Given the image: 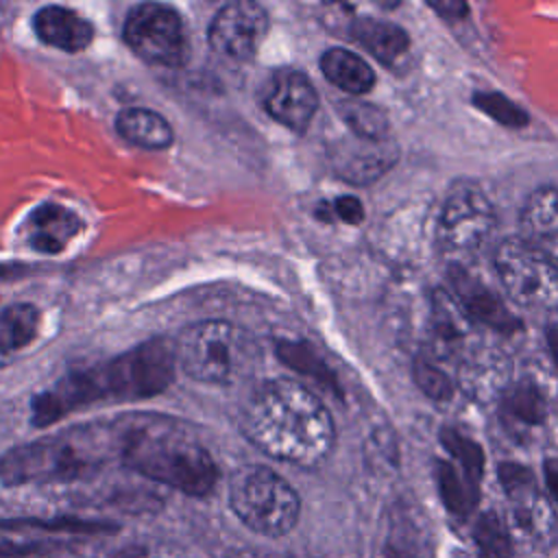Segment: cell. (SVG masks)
I'll return each instance as SVG.
<instances>
[{
	"mask_svg": "<svg viewBox=\"0 0 558 558\" xmlns=\"http://www.w3.org/2000/svg\"><path fill=\"white\" fill-rule=\"evenodd\" d=\"M240 429L266 456L307 469L323 464L336 442L329 410L292 379L257 386L240 410Z\"/></svg>",
	"mask_w": 558,
	"mask_h": 558,
	"instance_id": "1",
	"label": "cell"
},
{
	"mask_svg": "<svg viewBox=\"0 0 558 558\" xmlns=\"http://www.w3.org/2000/svg\"><path fill=\"white\" fill-rule=\"evenodd\" d=\"M174 342L166 338L148 340L116 357L102 368L76 371L33 403V423L48 425L65 412L105 397L140 399L168 388L174 377Z\"/></svg>",
	"mask_w": 558,
	"mask_h": 558,
	"instance_id": "2",
	"label": "cell"
},
{
	"mask_svg": "<svg viewBox=\"0 0 558 558\" xmlns=\"http://www.w3.org/2000/svg\"><path fill=\"white\" fill-rule=\"evenodd\" d=\"M116 451L129 469L192 497L218 480L211 453L168 416H129L116 427Z\"/></svg>",
	"mask_w": 558,
	"mask_h": 558,
	"instance_id": "3",
	"label": "cell"
},
{
	"mask_svg": "<svg viewBox=\"0 0 558 558\" xmlns=\"http://www.w3.org/2000/svg\"><path fill=\"white\" fill-rule=\"evenodd\" d=\"M229 506L248 530L272 538L288 534L301 514L296 490L281 475L259 464H248L233 473Z\"/></svg>",
	"mask_w": 558,
	"mask_h": 558,
	"instance_id": "4",
	"label": "cell"
},
{
	"mask_svg": "<svg viewBox=\"0 0 558 558\" xmlns=\"http://www.w3.org/2000/svg\"><path fill=\"white\" fill-rule=\"evenodd\" d=\"M102 438L78 432L76 436H57L39 440L7 453L0 460V480L4 484L72 480L94 471L102 460Z\"/></svg>",
	"mask_w": 558,
	"mask_h": 558,
	"instance_id": "5",
	"label": "cell"
},
{
	"mask_svg": "<svg viewBox=\"0 0 558 558\" xmlns=\"http://www.w3.org/2000/svg\"><path fill=\"white\" fill-rule=\"evenodd\" d=\"M248 353L242 329L227 320H201L181 331L174 342L177 364L183 373L203 384L231 381Z\"/></svg>",
	"mask_w": 558,
	"mask_h": 558,
	"instance_id": "6",
	"label": "cell"
},
{
	"mask_svg": "<svg viewBox=\"0 0 558 558\" xmlns=\"http://www.w3.org/2000/svg\"><path fill=\"white\" fill-rule=\"evenodd\" d=\"M495 270L514 303L527 310H558V264L523 238L499 244Z\"/></svg>",
	"mask_w": 558,
	"mask_h": 558,
	"instance_id": "7",
	"label": "cell"
},
{
	"mask_svg": "<svg viewBox=\"0 0 558 558\" xmlns=\"http://www.w3.org/2000/svg\"><path fill=\"white\" fill-rule=\"evenodd\" d=\"M124 39L137 57L155 65L179 68L190 57L179 13L159 2H144L131 9L124 22Z\"/></svg>",
	"mask_w": 558,
	"mask_h": 558,
	"instance_id": "8",
	"label": "cell"
},
{
	"mask_svg": "<svg viewBox=\"0 0 558 558\" xmlns=\"http://www.w3.org/2000/svg\"><path fill=\"white\" fill-rule=\"evenodd\" d=\"M495 229V209L473 183L456 185L440 211L438 242L453 257L473 255Z\"/></svg>",
	"mask_w": 558,
	"mask_h": 558,
	"instance_id": "9",
	"label": "cell"
},
{
	"mask_svg": "<svg viewBox=\"0 0 558 558\" xmlns=\"http://www.w3.org/2000/svg\"><path fill=\"white\" fill-rule=\"evenodd\" d=\"M268 33V13L262 4L240 0L225 4L209 24V46L233 61L255 57Z\"/></svg>",
	"mask_w": 558,
	"mask_h": 558,
	"instance_id": "10",
	"label": "cell"
},
{
	"mask_svg": "<svg viewBox=\"0 0 558 558\" xmlns=\"http://www.w3.org/2000/svg\"><path fill=\"white\" fill-rule=\"evenodd\" d=\"M264 109L270 118L292 131H305L318 109L312 81L296 70H277L264 89Z\"/></svg>",
	"mask_w": 558,
	"mask_h": 558,
	"instance_id": "11",
	"label": "cell"
},
{
	"mask_svg": "<svg viewBox=\"0 0 558 558\" xmlns=\"http://www.w3.org/2000/svg\"><path fill=\"white\" fill-rule=\"evenodd\" d=\"M397 159V148L388 140L375 142L364 137H353L338 144L333 150V168L338 177L349 183H371L381 177Z\"/></svg>",
	"mask_w": 558,
	"mask_h": 558,
	"instance_id": "12",
	"label": "cell"
},
{
	"mask_svg": "<svg viewBox=\"0 0 558 558\" xmlns=\"http://www.w3.org/2000/svg\"><path fill=\"white\" fill-rule=\"evenodd\" d=\"M523 240L558 264V190L541 187L521 211Z\"/></svg>",
	"mask_w": 558,
	"mask_h": 558,
	"instance_id": "13",
	"label": "cell"
},
{
	"mask_svg": "<svg viewBox=\"0 0 558 558\" xmlns=\"http://www.w3.org/2000/svg\"><path fill=\"white\" fill-rule=\"evenodd\" d=\"M37 37L59 50L81 52L94 39V26L83 15L65 7H44L33 20Z\"/></svg>",
	"mask_w": 558,
	"mask_h": 558,
	"instance_id": "14",
	"label": "cell"
},
{
	"mask_svg": "<svg viewBox=\"0 0 558 558\" xmlns=\"http://www.w3.org/2000/svg\"><path fill=\"white\" fill-rule=\"evenodd\" d=\"M81 231V218L54 203L39 205L26 220V242L39 253H59Z\"/></svg>",
	"mask_w": 558,
	"mask_h": 558,
	"instance_id": "15",
	"label": "cell"
},
{
	"mask_svg": "<svg viewBox=\"0 0 558 558\" xmlns=\"http://www.w3.org/2000/svg\"><path fill=\"white\" fill-rule=\"evenodd\" d=\"M351 37L386 65H395L410 46V39L403 28H399L392 22L373 17L355 20L351 26Z\"/></svg>",
	"mask_w": 558,
	"mask_h": 558,
	"instance_id": "16",
	"label": "cell"
},
{
	"mask_svg": "<svg viewBox=\"0 0 558 558\" xmlns=\"http://www.w3.org/2000/svg\"><path fill=\"white\" fill-rule=\"evenodd\" d=\"M116 129L126 142L146 150H163L174 140V133L168 120L142 107L122 109L116 118Z\"/></svg>",
	"mask_w": 558,
	"mask_h": 558,
	"instance_id": "17",
	"label": "cell"
},
{
	"mask_svg": "<svg viewBox=\"0 0 558 558\" xmlns=\"http://www.w3.org/2000/svg\"><path fill=\"white\" fill-rule=\"evenodd\" d=\"M320 70L329 83L355 96L366 94L375 85V72L371 65L360 54L344 48H329L320 57Z\"/></svg>",
	"mask_w": 558,
	"mask_h": 558,
	"instance_id": "18",
	"label": "cell"
},
{
	"mask_svg": "<svg viewBox=\"0 0 558 558\" xmlns=\"http://www.w3.org/2000/svg\"><path fill=\"white\" fill-rule=\"evenodd\" d=\"M456 290H458L466 312L473 318L482 320L484 325H490L499 331H510L512 327H519V320L514 316H510L506 305L490 290H486L480 281H475L473 277L458 275L456 277Z\"/></svg>",
	"mask_w": 558,
	"mask_h": 558,
	"instance_id": "19",
	"label": "cell"
},
{
	"mask_svg": "<svg viewBox=\"0 0 558 558\" xmlns=\"http://www.w3.org/2000/svg\"><path fill=\"white\" fill-rule=\"evenodd\" d=\"M39 329V310L31 303H15L0 314V353L31 344Z\"/></svg>",
	"mask_w": 558,
	"mask_h": 558,
	"instance_id": "20",
	"label": "cell"
},
{
	"mask_svg": "<svg viewBox=\"0 0 558 558\" xmlns=\"http://www.w3.org/2000/svg\"><path fill=\"white\" fill-rule=\"evenodd\" d=\"M338 113L357 137L375 142L388 140V120L379 107L360 100H342Z\"/></svg>",
	"mask_w": 558,
	"mask_h": 558,
	"instance_id": "21",
	"label": "cell"
},
{
	"mask_svg": "<svg viewBox=\"0 0 558 558\" xmlns=\"http://www.w3.org/2000/svg\"><path fill=\"white\" fill-rule=\"evenodd\" d=\"M423 530L416 527L412 521L399 519L392 523L388 538L384 543V556L386 558H425L429 549V541Z\"/></svg>",
	"mask_w": 558,
	"mask_h": 558,
	"instance_id": "22",
	"label": "cell"
},
{
	"mask_svg": "<svg viewBox=\"0 0 558 558\" xmlns=\"http://www.w3.org/2000/svg\"><path fill=\"white\" fill-rule=\"evenodd\" d=\"M475 541L488 558H508L512 551L506 521L497 512H488L477 521Z\"/></svg>",
	"mask_w": 558,
	"mask_h": 558,
	"instance_id": "23",
	"label": "cell"
},
{
	"mask_svg": "<svg viewBox=\"0 0 558 558\" xmlns=\"http://www.w3.org/2000/svg\"><path fill=\"white\" fill-rule=\"evenodd\" d=\"M508 414L525 425L543 421V397L532 386H519L506 401Z\"/></svg>",
	"mask_w": 558,
	"mask_h": 558,
	"instance_id": "24",
	"label": "cell"
},
{
	"mask_svg": "<svg viewBox=\"0 0 558 558\" xmlns=\"http://www.w3.org/2000/svg\"><path fill=\"white\" fill-rule=\"evenodd\" d=\"M475 105L506 126H523L527 116L501 94H475Z\"/></svg>",
	"mask_w": 558,
	"mask_h": 558,
	"instance_id": "25",
	"label": "cell"
},
{
	"mask_svg": "<svg viewBox=\"0 0 558 558\" xmlns=\"http://www.w3.org/2000/svg\"><path fill=\"white\" fill-rule=\"evenodd\" d=\"M414 379L416 386L436 401H445L451 397V381L447 379V375L423 360H416L414 364Z\"/></svg>",
	"mask_w": 558,
	"mask_h": 558,
	"instance_id": "26",
	"label": "cell"
},
{
	"mask_svg": "<svg viewBox=\"0 0 558 558\" xmlns=\"http://www.w3.org/2000/svg\"><path fill=\"white\" fill-rule=\"evenodd\" d=\"M336 218H340L347 225H360L364 220V207L355 196H340L333 201L329 209Z\"/></svg>",
	"mask_w": 558,
	"mask_h": 558,
	"instance_id": "27",
	"label": "cell"
},
{
	"mask_svg": "<svg viewBox=\"0 0 558 558\" xmlns=\"http://www.w3.org/2000/svg\"><path fill=\"white\" fill-rule=\"evenodd\" d=\"M41 543H33V541H9V538H0V558H22V556H31L35 551H41Z\"/></svg>",
	"mask_w": 558,
	"mask_h": 558,
	"instance_id": "28",
	"label": "cell"
},
{
	"mask_svg": "<svg viewBox=\"0 0 558 558\" xmlns=\"http://www.w3.org/2000/svg\"><path fill=\"white\" fill-rule=\"evenodd\" d=\"M118 558H183V556L174 547L159 545V547H142V549H135V551H126Z\"/></svg>",
	"mask_w": 558,
	"mask_h": 558,
	"instance_id": "29",
	"label": "cell"
},
{
	"mask_svg": "<svg viewBox=\"0 0 558 558\" xmlns=\"http://www.w3.org/2000/svg\"><path fill=\"white\" fill-rule=\"evenodd\" d=\"M545 480L551 497L558 501V460H549L545 464Z\"/></svg>",
	"mask_w": 558,
	"mask_h": 558,
	"instance_id": "30",
	"label": "cell"
},
{
	"mask_svg": "<svg viewBox=\"0 0 558 558\" xmlns=\"http://www.w3.org/2000/svg\"><path fill=\"white\" fill-rule=\"evenodd\" d=\"M547 342H549V351L558 364V327H551L547 333Z\"/></svg>",
	"mask_w": 558,
	"mask_h": 558,
	"instance_id": "31",
	"label": "cell"
}]
</instances>
